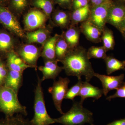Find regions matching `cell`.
Listing matches in <instances>:
<instances>
[{"label": "cell", "mask_w": 125, "mask_h": 125, "mask_svg": "<svg viewBox=\"0 0 125 125\" xmlns=\"http://www.w3.org/2000/svg\"><path fill=\"white\" fill-rule=\"evenodd\" d=\"M104 60L106 64L107 73L108 75L117 71L125 70V61H120L110 56H107Z\"/></svg>", "instance_id": "ffe728a7"}, {"label": "cell", "mask_w": 125, "mask_h": 125, "mask_svg": "<svg viewBox=\"0 0 125 125\" xmlns=\"http://www.w3.org/2000/svg\"><path fill=\"white\" fill-rule=\"evenodd\" d=\"M10 0H0V4L7 7L9 5Z\"/></svg>", "instance_id": "d590c367"}, {"label": "cell", "mask_w": 125, "mask_h": 125, "mask_svg": "<svg viewBox=\"0 0 125 125\" xmlns=\"http://www.w3.org/2000/svg\"><path fill=\"white\" fill-rule=\"evenodd\" d=\"M107 51L103 46L90 47L87 51V56L89 59H96L104 60L107 56Z\"/></svg>", "instance_id": "484cf974"}, {"label": "cell", "mask_w": 125, "mask_h": 125, "mask_svg": "<svg viewBox=\"0 0 125 125\" xmlns=\"http://www.w3.org/2000/svg\"><path fill=\"white\" fill-rule=\"evenodd\" d=\"M34 6L42 9L46 15H50L53 10L52 2L51 0H34Z\"/></svg>", "instance_id": "f1b7e54d"}, {"label": "cell", "mask_w": 125, "mask_h": 125, "mask_svg": "<svg viewBox=\"0 0 125 125\" xmlns=\"http://www.w3.org/2000/svg\"><path fill=\"white\" fill-rule=\"evenodd\" d=\"M101 39L107 52L113 50L115 45L113 33L111 30L105 27L102 32Z\"/></svg>", "instance_id": "603a6c76"}, {"label": "cell", "mask_w": 125, "mask_h": 125, "mask_svg": "<svg viewBox=\"0 0 125 125\" xmlns=\"http://www.w3.org/2000/svg\"><path fill=\"white\" fill-rule=\"evenodd\" d=\"M113 2L112 0H109L90 10L88 20L102 32L107 23L108 15Z\"/></svg>", "instance_id": "8992f818"}, {"label": "cell", "mask_w": 125, "mask_h": 125, "mask_svg": "<svg viewBox=\"0 0 125 125\" xmlns=\"http://www.w3.org/2000/svg\"><path fill=\"white\" fill-rule=\"evenodd\" d=\"M94 76L98 78L101 81L103 93L105 96H106L110 91L117 90L125 84V82H124L125 75L123 74L114 76L95 73Z\"/></svg>", "instance_id": "9c48e42d"}, {"label": "cell", "mask_w": 125, "mask_h": 125, "mask_svg": "<svg viewBox=\"0 0 125 125\" xmlns=\"http://www.w3.org/2000/svg\"><path fill=\"white\" fill-rule=\"evenodd\" d=\"M82 83L83 81L81 79L78 80V83L76 84L68 89L64 99L73 101L75 97L76 96H79L82 86Z\"/></svg>", "instance_id": "f546056e"}, {"label": "cell", "mask_w": 125, "mask_h": 125, "mask_svg": "<svg viewBox=\"0 0 125 125\" xmlns=\"http://www.w3.org/2000/svg\"><path fill=\"white\" fill-rule=\"evenodd\" d=\"M54 19L56 24L62 28L67 27L71 22V15L69 16L66 12L62 11L56 13L54 15Z\"/></svg>", "instance_id": "4316f807"}, {"label": "cell", "mask_w": 125, "mask_h": 125, "mask_svg": "<svg viewBox=\"0 0 125 125\" xmlns=\"http://www.w3.org/2000/svg\"><path fill=\"white\" fill-rule=\"evenodd\" d=\"M88 4V0H73L72 2L74 10L85 7Z\"/></svg>", "instance_id": "d6a6232c"}, {"label": "cell", "mask_w": 125, "mask_h": 125, "mask_svg": "<svg viewBox=\"0 0 125 125\" xmlns=\"http://www.w3.org/2000/svg\"><path fill=\"white\" fill-rule=\"evenodd\" d=\"M42 79L38 76L34 92V116L30 121L32 125H50L55 123L54 118H51L47 112L42 87Z\"/></svg>", "instance_id": "277c9868"}, {"label": "cell", "mask_w": 125, "mask_h": 125, "mask_svg": "<svg viewBox=\"0 0 125 125\" xmlns=\"http://www.w3.org/2000/svg\"><path fill=\"white\" fill-rule=\"evenodd\" d=\"M0 23L6 29L18 36L23 37L24 34L13 12L7 7L0 4Z\"/></svg>", "instance_id": "52a82bcc"}, {"label": "cell", "mask_w": 125, "mask_h": 125, "mask_svg": "<svg viewBox=\"0 0 125 125\" xmlns=\"http://www.w3.org/2000/svg\"><path fill=\"white\" fill-rule=\"evenodd\" d=\"M7 65L10 70L15 71L23 73L25 70L31 67L27 64L20 56L13 50L7 54Z\"/></svg>", "instance_id": "9a60e30c"}, {"label": "cell", "mask_w": 125, "mask_h": 125, "mask_svg": "<svg viewBox=\"0 0 125 125\" xmlns=\"http://www.w3.org/2000/svg\"><path fill=\"white\" fill-rule=\"evenodd\" d=\"M18 94L13 90L5 85L0 86V112L6 117L13 116L15 114L28 115L27 108L21 104Z\"/></svg>", "instance_id": "7a4b0ae2"}, {"label": "cell", "mask_w": 125, "mask_h": 125, "mask_svg": "<svg viewBox=\"0 0 125 125\" xmlns=\"http://www.w3.org/2000/svg\"><path fill=\"white\" fill-rule=\"evenodd\" d=\"M40 54L39 50L37 47L34 45H28L22 48L18 54L27 64L31 67L36 68Z\"/></svg>", "instance_id": "8fae6325"}, {"label": "cell", "mask_w": 125, "mask_h": 125, "mask_svg": "<svg viewBox=\"0 0 125 125\" xmlns=\"http://www.w3.org/2000/svg\"><path fill=\"white\" fill-rule=\"evenodd\" d=\"M54 120L55 123L64 125H83L85 123L92 125L93 122V113L83 107L80 102L74 103L69 111Z\"/></svg>", "instance_id": "3957f363"}, {"label": "cell", "mask_w": 125, "mask_h": 125, "mask_svg": "<svg viewBox=\"0 0 125 125\" xmlns=\"http://www.w3.org/2000/svg\"><path fill=\"white\" fill-rule=\"evenodd\" d=\"M93 125V124H92V125Z\"/></svg>", "instance_id": "ab89813d"}, {"label": "cell", "mask_w": 125, "mask_h": 125, "mask_svg": "<svg viewBox=\"0 0 125 125\" xmlns=\"http://www.w3.org/2000/svg\"><path fill=\"white\" fill-rule=\"evenodd\" d=\"M79 28L81 32L87 40L92 42L98 43L102 42V32L88 20L81 23Z\"/></svg>", "instance_id": "30bf717a"}, {"label": "cell", "mask_w": 125, "mask_h": 125, "mask_svg": "<svg viewBox=\"0 0 125 125\" xmlns=\"http://www.w3.org/2000/svg\"><path fill=\"white\" fill-rule=\"evenodd\" d=\"M60 35L56 34L47 40L45 43L42 53L43 57L47 61L56 60L55 54L56 45L60 37Z\"/></svg>", "instance_id": "ac0fdd59"}, {"label": "cell", "mask_w": 125, "mask_h": 125, "mask_svg": "<svg viewBox=\"0 0 125 125\" xmlns=\"http://www.w3.org/2000/svg\"><path fill=\"white\" fill-rule=\"evenodd\" d=\"M103 94L102 89L93 86L89 82L83 81L79 96L81 97L80 102L83 104L84 100L89 98H92L98 100L101 98Z\"/></svg>", "instance_id": "5bb4252c"}, {"label": "cell", "mask_w": 125, "mask_h": 125, "mask_svg": "<svg viewBox=\"0 0 125 125\" xmlns=\"http://www.w3.org/2000/svg\"><path fill=\"white\" fill-rule=\"evenodd\" d=\"M55 1L61 5L66 6L70 3L71 0H55Z\"/></svg>", "instance_id": "e575fe53"}, {"label": "cell", "mask_w": 125, "mask_h": 125, "mask_svg": "<svg viewBox=\"0 0 125 125\" xmlns=\"http://www.w3.org/2000/svg\"><path fill=\"white\" fill-rule=\"evenodd\" d=\"M57 60L47 61L44 66H40L39 70L42 72V81L47 79H52L54 80L63 69V67L58 66Z\"/></svg>", "instance_id": "4fadbf2b"}, {"label": "cell", "mask_w": 125, "mask_h": 125, "mask_svg": "<svg viewBox=\"0 0 125 125\" xmlns=\"http://www.w3.org/2000/svg\"><path fill=\"white\" fill-rule=\"evenodd\" d=\"M116 98H125V84L116 90V92L114 94L108 96L106 99L110 101L112 99Z\"/></svg>", "instance_id": "1f68e13d"}, {"label": "cell", "mask_w": 125, "mask_h": 125, "mask_svg": "<svg viewBox=\"0 0 125 125\" xmlns=\"http://www.w3.org/2000/svg\"><path fill=\"white\" fill-rule=\"evenodd\" d=\"M23 73L9 70L4 85L10 88L18 94L22 85Z\"/></svg>", "instance_id": "2e32d148"}, {"label": "cell", "mask_w": 125, "mask_h": 125, "mask_svg": "<svg viewBox=\"0 0 125 125\" xmlns=\"http://www.w3.org/2000/svg\"><path fill=\"white\" fill-rule=\"evenodd\" d=\"M9 69L0 57V86L4 85Z\"/></svg>", "instance_id": "4dcf8cb0"}, {"label": "cell", "mask_w": 125, "mask_h": 125, "mask_svg": "<svg viewBox=\"0 0 125 125\" xmlns=\"http://www.w3.org/2000/svg\"><path fill=\"white\" fill-rule=\"evenodd\" d=\"M45 13L39 10H33L25 16L24 19L25 26L27 29L33 30L41 27L46 20Z\"/></svg>", "instance_id": "7c38bea8"}, {"label": "cell", "mask_w": 125, "mask_h": 125, "mask_svg": "<svg viewBox=\"0 0 125 125\" xmlns=\"http://www.w3.org/2000/svg\"><path fill=\"white\" fill-rule=\"evenodd\" d=\"M70 81L69 78L60 77L58 80H54L52 86L48 89V92L52 94L56 109L62 114L64 113L62 112V105L69 89Z\"/></svg>", "instance_id": "5b68a950"}, {"label": "cell", "mask_w": 125, "mask_h": 125, "mask_svg": "<svg viewBox=\"0 0 125 125\" xmlns=\"http://www.w3.org/2000/svg\"><path fill=\"white\" fill-rule=\"evenodd\" d=\"M117 0V1H125V0Z\"/></svg>", "instance_id": "f35d334b"}, {"label": "cell", "mask_w": 125, "mask_h": 125, "mask_svg": "<svg viewBox=\"0 0 125 125\" xmlns=\"http://www.w3.org/2000/svg\"><path fill=\"white\" fill-rule=\"evenodd\" d=\"M21 114L0 119V125H32L30 121Z\"/></svg>", "instance_id": "cb8c5ba5"}, {"label": "cell", "mask_w": 125, "mask_h": 125, "mask_svg": "<svg viewBox=\"0 0 125 125\" xmlns=\"http://www.w3.org/2000/svg\"><path fill=\"white\" fill-rule=\"evenodd\" d=\"M28 4V0H10L8 7L11 11L17 13L22 12Z\"/></svg>", "instance_id": "83f0119b"}, {"label": "cell", "mask_w": 125, "mask_h": 125, "mask_svg": "<svg viewBox=\"0 0 125 125\" xmlns=\"http://www.w3.org/2000/svg\"><path fill=\"white\" fill-rule=\"evenodd\" d=\"M90 6L88 4L83 7L74 10L71 14L72 25H78L87 20L90 14Z\"/></svg>", "instance_id": "d6986e66"}, {"label": "cell", "mask_w": 125, "mask_h": 125, "mask_svg": "<svg viewBox=\"0 0 125 125\" xmlns=\"http://www.w3.org/2000/svg\"><path fill=\"white\" fill-rule=\"evenodd\" d=\"M48 37V34L44 30L39 29L37 31L27 33L26 37L30 43H42L45 42Z\"/></svg>", "instance_id": "d4e9b609"}, {"label": "cell", "mask_w": 125, "mask_h": 125, "mask_svg": "<svg viewBox=\"0 0 125 125\" xmlns=\"http://www.w3.org/2000/svg\"><path fill=\"white\" fill-rule=\"evenodd\" d=\"M81 33L79 27L71 25L70 27L62 35L71 49L79 46L80 36Z\"/></svg>", "instance_id": "e0dca14e"}, {"label": "cell", "mask_w": 125, "mask_h": 125, "mask_svg": "<svg viewBox=\"0 0 125 125\" xmlns=\"http://www.w3.org/2000/svg\"><path fill=\"white\" fill-rule=\"evenodd\" d=\"M121 34H122L123 37L124 38V39L125 40V25H124V28H123V31H122V33H121Z\"/></svg>", "instance_id": "74e56055"}, {"label": "cell", "mask_w": 125, "mask_h": 125, "mask_svg": "<svg viewBox=\"0 0 125 125\" xmlns=\"http://www.w3.org/2000/svg\"><path fill=\"white\" fill-rule=\"evenodd\" d=\"M71 49L62 36H60L56 45V58L58 61L63 60Z\"/></svg>", "instance_id": "7402d4cb"}, {"label": "cell", "mask_w": 125, "mask_h": 125, "mask_svg": "<svg viewBox=\"0 0 125 125\" xmlns=\"http://www.w3.org/2000/svg\"><path fill=\"white\" fill-rule=\"evenodd\" d=\"M109 125H121L120 121V120L116 121L112 123H110Z\"/></svg>", "instance_id": "8d00e7d4"}, {"label": "cell", "mask_w": 125, "mask_h": 125, "mask_svg": "<svg viewBox=\"0 0 125 125\" xmlns=\"http://www.w3.org/2000/svg\"><path fill=\"white\" fill-rule=\"evenodd\" d=\"M125 22V4L124 1L113 2L109 9L107 23L114 26L121 33Z\"/></svg>", "instance_id": "ba28073f"}, {"label": "cell", "mask_w": 125, "mask_h": 125, "mask_svg": "<svg viewBox=\"0 0 125 125\" xmlns=\"http://www.w3.org/2000/svg\"><path fill=\"white\" fill-rule=\"evenodd\" d=\"M13 40L11 36L7 32L0 31V52L7 54L12 51Z\"/></svg>", "instance_id": "44dd1931"}, {"label": "cell", "mask_w": 125, "mask_h": 125, "mask_svg": "<svg viewBox=\"0 0 125 125\" xmlns=\"http://www.w3.org/2000/svg\"><path fill=\"white\" fill-rule=\"evenodd\" d=\"M92 5V7L97 6L103 4L109 0H90Z\"/></svg>", "instance_id": "836d02e7"}, {"label": "cell", "mask_w": 125, "mask_h": 125, "mask_svg": "<svg viewBox=\"0 0 125 125\" xmlns=\"http://www.w3.org/2000/svg\"><path fill=\"white\" fill-rule=\"evenodd\" d=\"M89 60L87 49L79 46L71 49L61 62L67 75L76 76L78 80L84 76L85 81L89 82L95 73Z\"/></svg>", "instance_id": "6da1fadb"}]
</instances>
